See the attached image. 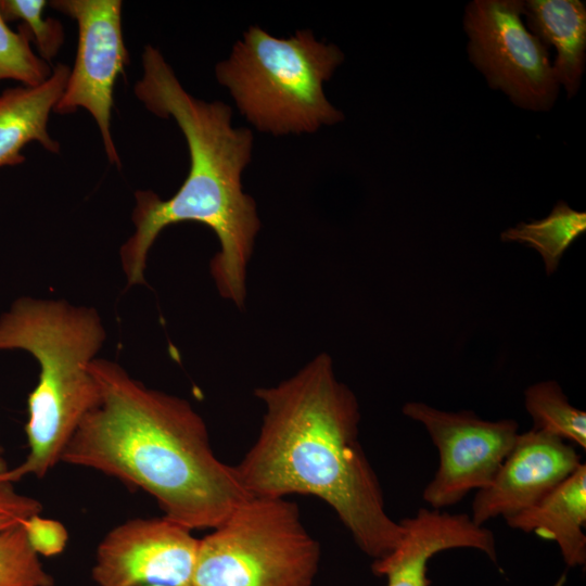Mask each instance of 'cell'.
I'll return each mask as SVG.
<instances>
[{
  "label": "cell",
  "mask_w": 586,
  "mask_h": 586,
  "mask_svg": "<svg viewBox=\"0 0 586 586\" xmlns=\"http://www.w3.org/2000/svg\"><path fill=\"white\" fill-rule=\"evenodd\" d=\"M524 395L533 429L586 449V413L569 403L557 382L535 383L525 390Z\"/></svg>",
  "instance_id": "e0dca14e"
},
{
  "label": "cell",
  "mask_w": 586,
  "mask_h": 586,
  "mask_svg": "<svg viewBox=\"0 0 586 586\" xmlns=\"http://www.w3.org/2000/svg\"><path fill=\"white\" fill-rule=\"evenodd\" d=\"M404 534L386 556L373 560L371 570L384 576L387 586H430L428 563L436 553L454 548H473L497 562L495 535L466 513L420 508L399 521Z\"/></svg>",
  "instance_id": "7c38bea8"
},
{
  "label": "cell",
  "mask_w": 586,
  "mask_h": 586,
  "mask_svg": "<svg viewBox=\"0 0 586 586\" xmlns=\"http://www.w3.org/2000/svg\"><path fill=\"white\" fill-rule=\"evenodd\" d=\"M90 372L98 400L62 462L146 492L165 518L190 531L216 527L251 496L234 466L215 455L189 402L145 386L111 360L95 358Z\"/></svg>",
  "instance_id": "7a4b0ae2"
},
{
  "label": "cell",
  "mask_w": 586,
  "mask_h": 586,
  "mask_svg": "<svg viewBox=\"0 0 586 586\" xmlns=\"http://www.w3.org/2000/svg\"><path fill=\"white\" fill-rule=\"evenodd\" d=\"M69 73L67 65L59 63L44 82L9 88L0 93V167L24 163L22 150L31 141L39 142L51 153H59L60 144L50 137L48 122Z\"/></svg>",
  "instance_id": "4fadbf2b"
},
{
  "label": "cell",
  "mask_w": 586,
  "mask_h": 586,
  "mask_svg": "<svg viewBox=\"0 0 586 586\" xmlns=\"http://www.w3.org/2000/svg\"><path fill=\"white\" fill-rule=\"evenodd\" d=\"M514 530L558 544L569 568L586 563V464L535 505L505 519Z\"/></svg>",
  "instance_id": "5bb4252c"
},
{
  "label": "cell",
  "mask_w": 586,
  "mask_h": 586,
  "mask_svg": "<svg viewBox=\"0 0 586 586\" xmlns=\"http://www.w3.org/2000/svg\"><path fill=\"white\" fill-rule=\"evenodd\" d=\"M520 0H475L467 5L464 29L471 62L488 85L518 106L547 111L557 84L547 48L521 20Z\"/></svg>",
  "instance_id": "52a82bcc"
},
{
  "label": "cell",
  "mask_w": 586,
  "mask_h": 586,
  "mask_svg": "<svg viewBox=\"0 0 586 586\" xmlns=\"http://www.w3.org/2000/svg\"><path fill=\"white\" fill-rule=\"evenodd\" d=\"M586 230V214L558 202L550 214L539 220L519 222L501 232L504 242H519L536 250L552 275L571 243Z\"/></svg>",
  "instance_id": "2e32d148"
},
{
  "label": "cell",
  "mask_w": 586,
  "mask_h": 586,
  "mask_svg": "<svg viewBox=\"0 0 586 586\" xmlns=\"http://www.w3.org/2000/svg\"><path fill=\"white\" fill-rule=\"evenodd\" d=\"M50 5L78 25L75 64L53 112L87 110L98 125L109 161L120 167L111 132V112L114 85L128 63L122 31L123 3L120 0H54Z\"/></svg>",
  "instance_id": "9c48e42d"
},
{
  "label": "cell",
  "mask_w": 586,
  "mask_h": 586,
  "mask_svg": "<svg viewBox=\"0 0 586 586\" xmlns=\"http://www.w3.org/2000/svg\"><path fill=\"white\" fill-rule=\"evenodd\" d=\"M198 543L164 515L131 519L102 538L91 575L98 586H194Z\"/></svg>",
  "instance_id": "30bf717a"
},
{
  "label": "cell",
  "mask_w": 586,
  "mask_h": 586,
  "mask_svg": "<svg viewBox=\"0 0 586 586\" xmlns=\"http://www.w3.org/2000/svg\"><path fill=\"white\" fill-rule=\"evenodd\" d=\"M530 31L548 49L557 50L552 72L568 97L577 92L586 60V7L579 0L522 1Z\"/></svg>",
  "instance_id": "9a60e30c"
},
{
  "label": "cell",
  "mask_w": 586,
  "mask_h": 586,
  "mask_svg": "<svg viewBox=\"0 0 586 586\" xmlns=\"http://www.w3.org/2000/svg\"><path fill=\"white\" fill-rule=\"evenodd\" d=\"M46 5L44 0H0V13L7 22H22L39 56L50 63L64 41V30L59 21L42 17Z\"/></svg>",
  "instance_id": "ffe728a7"
},
{
  "label": "cell",
  "mask_w": 586,
  "mask_h": 586,
  "mask_svg": "<svg viewBox=\"0 0 586 586\" xmlns=\"http://www.w3.org/2000/svg\"><path fill=\"white\" fill-rule=\"evenodd\" d=\"M23 527L29 545L38 556L54 557L66 547L68 533L58 520L37 513L28 518Z\"/></svg>",
  "instance_id": "44dd1931"
},
{
  "label": "cell",
  "mask_w": 586,
  "mask_h": 586,
  "mask_svg": "<svg viewBox=\"0 0 586 586\" xmlns=\"http://www.w3.org/2000/svg\"><path fill=\"white\" fill-rule=\"evenodd\" d=\"M403 413L425 428L438 450V468L422 493L433 509L454 506L469 492L488 486L519 435L517 421H487L469 410L448 412L410 402Z\"/></svg>",
  "instance_id": "ba28073f"
},
{
  "label": "cell",
  "mask_w": 586,
  "mask_h": 586,
  "mask_svg": "<svg viewBox=\"0 0 586 586\" xmlns=\"http://www.w3.org/2000/svg\"><path fill=\"white\" fill-rule=\"evenodd\" d=\"M582 463L573 446L532 429L515 443L488 486L476 492L471 519L477 525L505 519L538 502Z\"/></svg>",
  "instance_id": "8fae6325"
},
{
  "label": "cell",
  "mask_w": 586,
  "mask_h": 586,
  "mask_svg": "<svg viewBox=\"0 0 586 586\" xmlns=\"http://www.w3.org/2000/svg\"><path fill=\"white\" fill-rule=\"evenodd\" d=\"M259 434L234 466L251 496H315L335 512L373 560L390 553L404 528L386 512L383 491L359 441L360 412L328 354L276 386L258 387Z\"/></svg>",
  "instance_id": "6da1fadb"
},
{
  "label": "cell",
  "mask_w": 586,
  "mask_h": 586,
  "mask_svg": "<svg viewBox=\"0 0 586 586\" xmlns=\"http://www.w3.org/2000/svg\"><path fill=\"white\" fill-rule=\"evenodd\" d=\"M29 545L23 524L0 533V586H53Z\"/></svg>",
  "instance_id": "d6986e66"
},
{
  "label": "cell",
  "mask_w": 586,
  "mask_h": 586,
  "mask_svg": "<svg viewBox=\"0 0 586 586\" xmlns=\"http://www.w3.org/2000/svg\"><path fill=\"white\" fill-rule=\"evenodd\" d=\"M142 69L135 94L150 112L177 123L187 141L190 167L168 200L149 190L136 192L135 231L120 249L127 283L145 282L148 253L161 231L182 221L200 222L214 231L220 244L211 260L216 286L222 297L242 308L246 267L260 228L256 204L241 182L251 162L252 131L232 126L228 104L191 95L156 48H144Z\"/></svg>",
  "instance_id": "3957f363"
},
{
  "label": "cell",
  "mask_w": 586,
  "mask_h": 586,
  "mask_svg": "<svg viewBox=\"0 0 586 586\" xmlns=\"http://www.w3.org/2000/svg\"><path fill=\"white\" fill-rule=\"evenodd\" d=\"M41 512V504L15 491L13 483L0 481V533L22 525Z\"/></svg>",
  "instance_id": "7402d4cb"
},
{
  "label": "cell",
  "mask_w": 586,
  "mask_h": 586,
  "mask_svg": "<svg viewBox=\"0 0 586 586\" xmlns=\"http://www.w3.org/2000/svg\"><path fill=\"white\" fill-rule=\"evenodd\" d=\"M320 559L296 504L250 496L199 538L194 586H314Z\"/></svg>",
  "instance_id": "8992f818"
},
{
  "label": "cell",
  "mask_w": 586,
  "mask_h": 586,
  "mask_svg": "<svg viewBox=\"0 0 586 586\" xmlns=\"http://www.w3.org/2000/svg\"><path fill=\"white\" fill-rule=\"evenodd\" d=\"M105 340L99 314L65 301L21 297L0 317V349H23L39 365L28 396V455L1 481L43 477L59 461L85 416L98 400L90 372Z\"/></svg>",
  "instance_id": "277c9868"
},
{
  "label": "cell",
  "mask_w": 586,
  "mask_h": 586,
  "mask_svg": "<svg viewBox=\"0 0 586 586\" xmlns=\"http://www.w3.org/2000/svg\"><path fill=\"white\" fill-rule=\"evenodd\" d=\"M343 60L336 46L316 40L310 30L278 38L250 26L215 74L257 129L275 136L314 132L343 119L323 92Z\"/></svg>",
  "instance_id": "5b68a950"
},
{
  "label": "cell",
  "mask_w": 586,
  "mask_h": 586,
  "mask_svg": "<svg viewBox=\"0 0 586 586\" xmlns=\"http://www.w3.org/2000/svg\"><path fill=\"white\" fill-rule=\"evenodd\" d=\"M31 38L24 25L12 30L0 13V81L13 79L27 87L44 82L52 74L49 63L30 48Z\"/></svg>",
  "instance_id": "ac0fdd59"
},
{
  "label": "cell",
  "mask_w": 586,
  "mask_h": 586,
  "mask_svg": "<svg viewBox=\"0 0 586 586\" xmlns=\"http://www.w3.org/2000/svg\"><path fill=\"white\" fill-rule=\"evenodd\" d=\"M9 466L5 461V459L1 456L0 454V479L7 473V471L9 470Z\"/></svg>",
  "instance_id": "603a6c76"
}]
</instances>
